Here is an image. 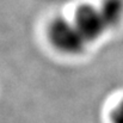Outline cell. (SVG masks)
I'll return each instance as SVG.
<instances>
[{
    "label": "cell",
    "mask_w": 123,
    "mask_h": 123,
    "mask_svg": "<svg viewBox=\"0 0 123 123\" xmlns=\"http://www.w3.org/2000/svg\"><path fill=\"white\" fill-rule=\"evenodd\" d=\"M47 37L55 50L69 56L82 54L88 44L74 22L61 16L50 20L47 29Z\"/></svg>",
    "instance_id": "1"
},
{
    "label": "cell",
    "mask_w": 123,
    "mask_h": 123,
    "mask_svg": "<svg viewBox=\"0 0 123 123\" xmlns=\"http://www.w3.org/2000/svg\"><path fill=\"white\" fill-rule=\"evenodd\" d=\"M73 22L87 43L99 40L103 34L108 31L99 7L93 4H80L74 12Z\"/></svg>",
    "instance_id": "2"
},
{
    "label": "cell",
    "mask_w": 123,
    "mask_h": 123,
    "mask_svg": "<svg viewBox=\"0 0 123 123\" xmlns=\"http://www.w3.org/2000/svg\"><path fill=\"white\" fill-rule=\"evenodd\" d=\"M98 7L108 30L120 26L123 22V0H102Z\"/></svg>",
    "instance_id": "3"
},
{
    "label": "cell",
    "mask_w": 123,
    "mask_h": 123,
    "mask_svg": "<svg viewBox=\"0 0 123 123\" xmlns=\"http://www.w3.org/2000/svg\"><path fill=\"white\" fill-rule=\"evenodd\" d=\"M110 122L111 123H123V98L114 106L110 112Z\"/></svg>",
    "instance_id": "4"
}]
</instances>
